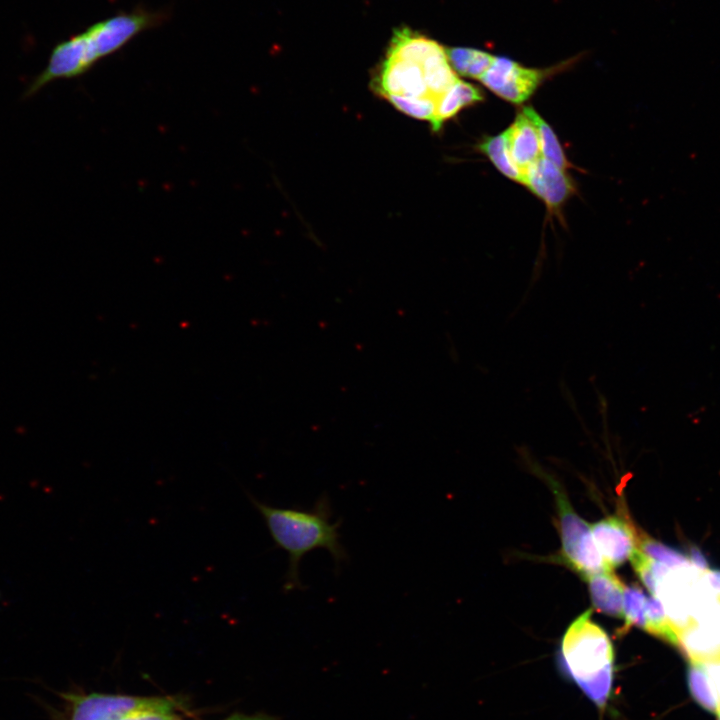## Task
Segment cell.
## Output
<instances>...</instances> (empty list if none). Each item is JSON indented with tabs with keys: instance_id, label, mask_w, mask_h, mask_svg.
Listing matches in <instances>:
<instances>
[{
	"instance_id": "3",
	"label": "cell",
	"mask_w": 720,
	"mask_h": 720,
	"mask_svg": "<svg viewBox=\"0 0 720 720\" xmlns=\"http://www.w3.org/2000/svg\"><path fill=\"white\" fill-rule=\"evenodd\" d=\"M142 31L143 22L134 12H121L94 23L54 46L46 67L35 76V84L44 88L55 80L79 77Z\"/></svg>"
},
{
	"instance_id": "21",
	"label": "cell",
	"mask_w": 720,
	"mask_h": 720,
	"mask_svg": "<svg viewBox=\"0 0 720 720\" xmlns=\"http://www.w3.org/2000/svg\"><path fill=\"white\" fill-rule=\"evenodd\" d=\"M638 548L650 558L669 567H678L690 563L688 556L681 551L662 544L648 536H639Z\"/></svg>"
},
{
	"instance_id": "7",
	"label": "cell",
	"mask_w": 720,
	"mask_h": 720,
	"mask_svg": "<svg viewBox=\"0 0 720 720\" xmlns=\"http://www.w3.org/2000/svg\"><path fill=\"white\" fill-rule=\"evenodd\" d=\"M598 551L611 568L630 559L638 547L639 535L632 524L619 516H608L591 526Z\"/></svg>"
},
{
	"instance_id": "5",
	"label": "cell",
	"mask_w": 720,
	"mask_h": 720,
	"mask_svg": "<svg viewBox=\"0 0 720 720\" xmlns=\"http://www.w3.org/2000/svg\"><path fill=\"white\" fill-rule=\"evenodd\" d=\"M67 703L68 720H120L143 710L174 712L178 707L175 699L167 697H140L102 693H62Z\"/></svg>"
},
{
	"instance_id": "25",
	"label": "cell",
	"mask_w": 720,
	"mask_h": 720,
	"mask_svg": "<svg viewBox=\"0 0 720 720\" xmlns=\"http://www.w3.org/2000/svg\"><path fill=\"white\" fill-rule=\"evenodd\" d=\"M225 720H274L272 717L266 715H244V714H233Z\"/></svg>"
},
{
	"instance_id": "18",
	"label": "cell",
	"mask_w": 720,
	"mask_h": 720,
	"mask_svg": "<svg viewBox=\"0 0 720 720\" xmlns=\"http://www.w3.org/2000/svg\"><path fill=\"white\" fill-rule=\"evenodd\" d=\"M522 112L535 125L540 139L541 153L544 158L554 163L559 168L566 170L569 167L560 142L552 128L543 120L532 107H524Z\"/></svg>"
},
{
	"instance_id": "4",
	"label": "cell",
	"mask_w": 720,
	"mask_h": 720,
	"mask_svg": "<svg viewBox=\"0 0 720 720\" xmlns=\"http://www.w3.org/2000/svg\"><path fill=\"white\" fill-rule=\"evenodd\" d=\"M550 482L560 519L563 561L584 579L605 570H613L605 563L598 551L591 526L574 512L558 485L553 480Z\"/></svg>"
},
{
	"instance_id": "19",
	"label": "cell",
	"mask_w": 720,
	"mask_h": 720,
	"mask_svg": "<svg viewBox=\"0 0 720 720\" xmlns=\"http://www.w3.org/2000/svg\"><path fill=\"white\" fill-rule=\"evenodd\" d=\"M399 111L420 120H427L432 123L434 120L437 100L431 96L407 97L400 95H389L386 97Z\"/></svg>"
},
{
	"instance_id": "9",
	"label": "cell",
	"mask_w": 720,
	"mask_h": 720,
	"mask_svg": "<svg viewBox=\"0 0 720 720\" xmlns=\"http://www.w3.org/2000/svg\"><path fill=\"white\" fill-rule=\"evenodd\" d=\"M376 88L378 93L384 97L389 95L430 96L421 65L389 57L382 64L376 80Z\"/></svg>"
},
{
	"instance_id": "12",
	"label": "cell",
	"mask_w": 720,
	"mask_h": 720,
	"mask_svg": "<svg viewBox=\"0 0 720 720\" xmlns=\"http://www.w3.org/2000/svg\"><path fill=\"white\" fill-rule=\"evenodd\" d=\"M441 47L437 42L403 27L394 32L387 57L421 65Z\"/></svg>"
},
{
	"instance_id": "15",
	"label": "cell",
	"mask_w": 720,
	"mask_h": 720,
	"mask_svg": "<svg viewBox=\"0 0 720 720\" xmlns=\"http://www.w3.org/2000/svg\"><path fill=\"white\" fill-rule=\"evenodd\" d=\"M687 682L694 700L705 710L716 713L720 700L703 662L690 660Z\"/></svg>"
},
{
	"instance_id": "6",
	"label": "cell",
	"mask_w": 720,
	"mask_h": 720,
	"mask_svg": "<svg viewBox=\"0 0 720 720\" xmlns=\"http://www.w3.org/2000/svg\"><path fill=\"white\" fill-rule=\"evenodd\" d=\"M545 72L524 67L511 59L495 57L481 82L506 101H526L544 79Z\"/></svg>"
},
{
	"instance_id": "14",
	"label": "cell",
	"mask_w": 720,
	"mask_h": 720,
	"mask_svg": "<svg viewBox=\"0 0 720 720\" xmlns=\"http://www.w3.org/2000/svg\"><path fill=\"white\" fill-rule=\"evenodd\" d=\"M445 50L454 72L479 80L495 59L491 54L473 48L454 47Z\"/></svg>"
},
{
	"instance_id": "2",
	"label": "cell",
	"mask_w": 720,
	"mask_h": 720,
	"mask_svg": "<svg viewBox=\"0 0 720 720\" xmlns=\"http://www.w3.org/2000/svg\"><path fill=\"white\" fill-rule=\"evenodd\" d=\"M614 662L607 633L591 619V610L585 611L563 636L559 655L562 672L602 709L612 694Z\"/></svg>"
},
{
	"instance_id": "1",
	"label": "cell",
	"mask_w": 720,
	"mask_h": 720,
	"mask_svg": "<svg viewBox=\"0 0 720 720\" xmlns=\"http://www.w3.org/2000/svg\"><path fill=\"white\" fill-rule=\"evenodd\" d=\"M246 495L264 520L275 546L288 555V568L283 583L286 593L305 590L299 577V565L302 558L313 550H327L337 571L349 561L348 551L339 533L342 520L331 522L333 511L326 493L320 495L309 509L272 506L249 492Z\"/></svg>"
},
{
	"instance_id": "16",
	"label": "cell",
	"mask_w": 720,
	"mask_h": 720,
	"mask_svg": "<svg viewBox=\"0 0 720 720\" xmlns=\"http://www.w3.org/2000/svg\"><path fill=\"white\" fill-rule=\"evenodd\" d=\"M495 167L506 177L524 184V177L514 164L507 143L506 131L493 137H485L478 145Z\"/></svg>"
},
{
	"instance_id": "8",
	"label": "cell",
	"mask_w": 720,
	"mask_h": 720,
	"mask_svg": "<svg viewBox=\"0 0 720 720\" xmlns=\"http://www.w3.org/2000/svg\"><path fill=\"white\" fill-rule=\"evenodd\" d=\"M524 185L543 200L550 210L558 209L574 191V185L565 170L544 157H540L530 167Z\"/></svg>"
},
{
	"instance_id": "27",
	"label": "cell",
	"mask_w": 720,
	"mask_h": 720,
	"mask_svg": "<svg viewBox=\"0 0 720 720\" xmlns=\"http://www.w3.org/2000/svg\"><path fill=\"white\" fill-rule=\"evenodd\" d=\"M716 713H717V720H720V706H719L718 711H717Z\"/></svg>"
},
{
	"instance_id": "22",
	"label": "cell",
	"mask_w": 720,
	"mask_h": 720,
	"mask_svg": "<svg viewBox=\"0 0 720 720\" xmlns=\"http://www.w3.org/2000/svg\"><path fill=\"white\" fill-rule=\"evenodd\" d=\"M174 715L172 712L163 710H143L132 713L120 720H169Z\"/></svg>"
},
{
	"instance_id": "24",
	"label": "cell",
	"mask_w": 720,
	"mask_h": 720,
	"mask_svg": "<svg viewBox=\"0 0 720 720\" xmlns=\"http://www.w3.org/2000/svg\"><path fill=\"white\" fill-rule=\"evenodd\" d=\"M706 670L712 680V683L719 695L720 700V661L704 662Z\"/></svg>"
},
{
	"instance_id": "13",
	"label": "cell",
	"mask_w": 720,
	"mask_h": 720,
	"mask_svg": "<svg viewBox=\"0 0 720 720\" xmlns=\"http://www.w3.org/2000/svg\"><path fill=\"white\" fill-rule=\"evenodd\" d=\"M483 99L482 92L470 83L457 80L450 89L437 100V109L431 125L434 131L454 117L463 108Z\"/></svg>"
},
{
	"instance_id": "28",
	"label": "cell",
	"mask_w": 720,
	"mask_h": 720,
	"mask_svg": "<svg viewBox=\"0 0 720 720\" xmlns=\"http://www.w3.org/2000/svg\"><path fill=\"white\" fill-rule=\"evenodd\" d=\"M169 720H180V719L175 717L174 715H172Z\"/></svg>"
},
{
	"instance_id": "17",
	"label": "cell",
	"mask_w": 720,
	"mask_h": 720,
	"mask_svg": "<svg viewBox=\"0 0 720 720\" xmlns=\"http://www.w3.org/2000/svg\"><path fill=\"white\" fill-rule=\"evenodd\" d=\"M645 621V631L671 645L679 646L678 631L669 619L661 601L655 596L646 598Z\"/></svg>"
},
{
	"instance_id": "11",
	"label": "cell",
	"mask_w": 720,
	"mask_h": 720,
	"mask_svg": "<svg viewBox=\"0 0 720 720\" xmlns=\"http://www.w3.org/2000/svg\"><path fill=\"white\" fill-rule=\"evenodd\" d=\"M585 580L596 610L612 617H623V596L626 586L613 570L593 574Z\"/></svg>"
},
{
	"instance_id": "20",
	"label": "cell",
	"mask_w": 720,
	"mask_h": 720,
	"mask_svg": "<svg viewBox=\"0 0 720 720\" xmlns=\"http://www.w3.org/2000/svg\"><path fill=\"white\" fill-rule=\"evenodd\" d=\"M647 596L637 585L626 586L623 596V618L625 625L623 631H628L632 626L644 630L645 627V602Z\"/></svg>"
},
{
	"instance_id": "26",
	"label": "cell",
	"mask_w": 720,
	"mask_h": 720,
	"mask_svg": "<svg viewBox=\"0 0 720 720\" xmlns=\"http://www.w3.org/2000/svg\"><path fill=\"white\" fill-rule=\"evenodd\" d=\"M716 578L720 581V570H712Z\"/></svg>"
},
{
	"instance_id": "10",
	"label": "cell",
	"mask_w": 720,
	"mask_h": 720,
	"mask_svg": "<svg viewBox=\"0 0 720 720\" xmlns=\"http://www.w3.org/2000/svg\"><path fill=\"white\" fill-rule=\"evenodd\" d=\"M511 158L524 177L530 167L541 157L538 131L533 122L519 113L513 124L506 130Z\"/></svg>"
},
{
	"instance_id": "23",
	"label": "cell",
	"mask_w": 720,
	"mask_h": 720,
	"mask_svg": "<svg viewBox=\"0 0 720 720\" xmlns=\"http://www.w3.org/2000/svg\"><path fill=\"white\" fill-rule=\"evenodd\" d=\"M689 561L700 571L706 572L709 569V564L705 558L703 552L696 546H691L688 552Z\"/></svg>"
}]
</instances>
